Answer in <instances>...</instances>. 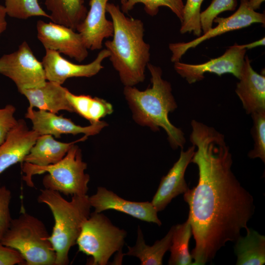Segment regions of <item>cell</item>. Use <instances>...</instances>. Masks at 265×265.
Wrapping results in <instances>:
<instances>
[{
    "instance_id": "37",
    "label": "cell",
    "mask_w": 265,
    "mask_h": 265,
    "mask_svg": "<svg viewBox=\"0 0 265 265\" xmlns=\"http://www.w3.org/2000/svg\"><path fill=\"white\" fill-rule=\"evenodd\" d=\"M126 1L127 0H120L121 4H123L124 3H125Z\"/></svg>"
},
{
    "instance_id": "29",
    "label": "cell",
    "mask_w": 265,
    "mask_h": 265,
    "mask_svg": "<svg viewBox=\"0 0 265 265\" xmlns=\"http://www.w3.org/2000/svg\"><path fill=\"white\" fill-rule=\"evenodd\" d=\"M251 116L253 121L251 130L254 147L248 154L251 159L259 158L265 162V109L255 111Z\"/></svg>"
},
{
    "instance_id": "23",
    "label": "cell",
    "mask_w": 265,
    "mask_h": 265,
    "mask_svg": "<svg viewBox=\"0 0 265 265\" xmlns=\"http://www.w3.org/2000/svg\"><path fill=\"white\" fill-rule=\"evenodd\" d=\"M237 265H263L265 263V236L248 228L244 237L235 241Z\"/></svg>"
},
{
    "instance_id": "18",
    "label": "cell",
    "mask_w": 265,
    "mask_h": 265,
    "mask_svg": "<svg viewBox=\"0 0 265 265\" xmlns=\"http://www.w3.org/2000/svg\"><path fill=\"white\" fill-rule=\"evenodd\" d=\"M239 82L235 91L248 114L265 109V76L254 70L247 55L245 56Z\"/></svg>"
},
{
    "instance_id": "30",
    "label": "cell",
    "mask_w": 265,
    "mask_h": 265,
    "mask_svg": "<svg viewBox=\"0 0 265 265\" xmlns=\"http://www.w3.org/2000/svg\"><path fill=\"white\" fill-rule=\"evenodd\" d=\"M237 4V0H212L207 9L201 13V23L203 33L212 27L213 20L219 14L226 11H234Z\"/></svg>"
},
{
    "instance_id": "8",
    "label": "cell",
    "mask_w": 265,
    "mask_h": 265,
    "mask_svg": "<svg viewBox=\"0 0 265 265\" xmlns=\"http://www.w3.org/2000/svg\"><path fill=\"white\" fill-rule=\"evenodd\" d=\"M0 74L11 79L19 92L41 86L47 81L42 62L26 41L17 51L0 57Z\"/></svg>"
},
{
    "instance_id": "14",
    "label": "cell",
    "mask_w": 265,
    "mask_h": 265,
    "mask_svg": "<svg viewBox=\"0 0 265 265\" xmlns=\"http://www.w3.org/2000/svg\"><path fill=\"white\" fill-rule=\"evenodd\" d=\"M91 207L96 212L113 210L127 214L142 221L159 226L161 222L158 211L151 202H133L125 200L104 187H98L95 194L89 197Z\"/></svg>"
},
{
    "instance_id": "12",
    "label": "cell",
    "mask_w": 265,
    "mask_h": 265,
    "mask_svg": "<svg viewBox=\"0 0 265 265\" xmlns=\"http://www.w3.org/2000/svg\"><path fill=\"white\" fill-rule=\"evenodd\" d=\"M42 63L47 80L62 85L69 78L93 77L104 68L103 61L109 56L106 48L102 50L95 59L86 64H77L63 58L56 51L45 50Z\"/></svg>"
},
{
    "instance_id": "28",
    "label": "cell",
    "mask_w": 265,
    "mask_h": 265,
    "mask_svg": "<svg viewBox=\"0 0 265 265\" xmlns=\"http://www.w3.org/2000/svg\"><path fill=\"white\" fill-rule=\"evenodd\" d=\"M203 0H186L180 29L181 34L193 32L197 37L201 35V7Z\"/></svg>"
},
{
    "instance_id": "17",
    "label": "cell",
    "mask_w": 265,
    "mask_h": 265,
    "mask_svg": "<svg viewBox=\"0 0 265 265\" xmlns=\"http://www.w3.org/2000/svg\"><path fill=\"white\" fill-rule=\"evenodd\" d=\"M39 135L32 129H29L25 120H18L17 125L0 145V175L17 163H23Z\"/></svg>"
},
{
    "instance_id": "11",
    "label": "cell",
    "mask_w": 265,
    "mask_h": 265,
    "mask_svg": "<svg viewBox=\"0 0 265 265\" xmlns=\"http://www.w3.org/2000/svg\"><path fill=\"white\" fill-rule=\"evenodd\" d=\"M36 30L37 38L45 50L58 52L79 62L87 58L88 49L80 33L72 28L39 20L36 23Z\"/></svg>"
},
{
    "instance_id": "4",
    "label": "cell",
    "mask_w": 265,
    "mask_h": 265,
    "mask_svg": "<svg viewBox=\"0 0 265 265\" xmlns=\"http://www.w3.org/2000/svg\"><path fill=\"white\" fill-rule=\"evenodd\" d=\"M37 201L48 206L54 219L49 240L55 252V265H68L70 249L76 244L82 225L90 214L89 196H73L68 201L59 192L44 188L40 189Z\"/></svg>"
},
{
    "instance_id": "10",
    "label": "cell",
    "mask_w": 265,
    "mask_h": 265,
    "mask_svg": "<svg viewBox=\"0 0 265 265\" xmlns=\"http://www.w3.org/2000/svg\"><path fill=\"white\" fill-rule=\"evenodd\" d=\"M246 50L241 45L235 43L221 56L203 63L190 64L174 62V69L189 84L202 80L204 74L213 73L221 76L229 73L239 79L243 65Z\"/></svg>"
},
{
    "instance_id": "16",
    "label": "cell",
    "mask_w": 265,
    "mask_h": 265,
    "mask_svg": "<svg viewBox=\"0 0 265 265\" xmlns=\"http://www.w3.org/2000/svg\"><path fill=\"white\" fill-rule=\"evenodd\" d=\"M108 0H90L89 10L76 28L88 50L101 49L104 40L113 36V23L106 16Z\"/></svg>"
},
{
    "instance_id": "24",
    "label": "cell",
    "mask_w": 265,
    "mask_h": 265,
    "mask_svg": "<svg viewBox=\"0 0 265 265\" xmlns=\"http://www.w3.org/2000/svg\"><path fill=\"white\" fill-rule=\"evenodd\" d=\"M66 97L74 112L89 121L90 124L99 122L113 111L112 105L102 98L86 95H77L69 90Z\"/></svg>"
},
{
    "instance_id": "5",
    "label": "cell",
    "mask_w": 265,
    "mask_h": 265,
    "mask_svg": "<svg viewBox=\"0 0 265 265\" xmlns=\"http://www.w3.org/2000/svg\"><path fill=\"white\" fill-rule=\"evenodd\" d=\"M21 167L25 174L23 180L29 187L34 186L33 175L48 172L42 180L45 189L71 196L85 195L88 190L90 176L84 172L87 163L82 160L81 149L75 144L56 163L38 167L23 162Z\"/></svg>"
},
{
    "instance_id": "34",
    "label": "cell",
    "mask_w": 265,
    "mask_h": 265,
    "mask_svg": "<svg viewBox=\"0 0 265 265\" xmlns=\"http://www.w3.org/2000/svg\"><path fill=\"white\" fill-rule=\"evenodd\" d=\"M6 15L4 6L0 4V35L6 29L7 25L6 21Z\"/></svg>"
},
{
    "instance_id": "33",
    "label": "cell",
    "mask_w": 265,
    "mask_h": 265,
    "mask_svg": "<svg viewBox=\"0 0 265 265\" xmlns=\"http://www.w3.org/2000/svg\"><path fill=\"white\" fill-rule=\"evenodd\" d=\"M25 265V261L17 250L0 242V265Z\"/></svg>"
},
{
    "instance_id": "31",
    "label": "cell",
    "mask_w": 265,
    "mask_h": 265,
    "mask_svg": "<svg viewBox=\"0 0 265 265\" xmlns=\"http://www.w3.org/2000/svg\"><path fill=\"white\" fill-rule=\"evenodd\" d=\"M11 197L10 190L5 186L0 185V241L12 219L10 211Z\"/></svg>"
},
{
    "instance_id": "35",
    "label": "cell",
    "mask_w": 265,
    "mask_h": 265,
    "mask_svg": "<svg viewBox=\"0 0 265 265\" xmlns=\"http://www.w3.org/2000/svg\"><path fill=\"white\" fill-rule=\"evenodd\" d=\"M265 43V38H262V39L254 41L253 42L245 44V45H241L242 47L245 48L246 50L251 49L252 48L258 47V46H264Z\"/></svg>"
},
{
    "instance_id": "19",
    "label": "cell",
    "mask_w": 265,
    "mask_h": 265,
    "mask_svg": "<svg viewBox=\"0 0 265 265\" xmlns=\"http://www.w3.org/2000/svg\"><path fill=\"white\" fill-rule=\"evenodd\" d=\"M68 90L62 85L47 80L41 86L25 89L20 93L28 101L29 105L27 108L36 107L38 110L55 114L60 110L74 112L66 97Z\"/></svg>"
},
{
    "instance_id": "1",
    "label": "cell",
    "mask_w": 265,
    "mask_h": 265,
    "mask_svg": "<svg viewBox=\"0 0 265 265\" xmlns=\"http://www.w3.org/2000/svg\"><path fill=\"white\" fill-rule=\"evenodd\" d=\"M190 141L196 150L191 160L198 169L197 186L184 193L195 246L193 265L211 262L228 242H235L255 212L252 195L232 170L233 159L224 135L192 120Z\"/></svg>"
},
{
    "instance_id": "22",
    "label": "cell",
    "mask_w": 265,
    "mask_h": 265,
    "mask_svg": "<svg viewBox=\"0 0 265 265\" xmlns=\"http://www.w3.org/2000/svg\"><path fill=\"white\" fill-rule=\"evenodd\" d=\"M45 4L50 12L51 22L75 30L88 11L83 0H45Z\"/></svg>"
},
{
    "instance_id": "36",
    "label": "cell",
    "mask_w": 265,
    "mask_h": 265,
    "mask_svg": "<svg viewBox=\"0 0 265 265\" xmlns=\"http://www.w3.org/2000/svg\"><path fill=\"white\" fill-rule=\"evenodd\" d=\"M249 6L254 10L259 9L265 0H247Z\"/></svg>"
},
{
    "instance_id": "32",
    "label": "cell",
    "mask_w": 265,
    "mask_h": 265,
    "mask_svg": "<svg viewBox=\"0 0 265 265\" xmlns=\"http://www.w3.org/2000/svg\"><path fill=\"white\" fill-rule=\"evenodd\" d=\"M15 107L11 104L0 108V145L5 140L9 132L17 125L18 120L14 117Z\"/></svg>"
},
{
    "instance_id": "15",
    "label": "cell",
    "mask_w": 265,
    "mask_h": 265,
    "mask_svg": "<svg viewBox=\"0 0 265 265\" xmlns=\"http://www.w3.org/2000/svg\"><path fill=\"white\" fill-rule=\"evenodd\" d=\"M195 150L193 145L186 151L182 149L179 159L167 174L162 177L151 201L158 212L163 210L174 198L188 190L185 174Z\"/></svg>"
},
{
    "instance_id": "3",
    "label": "cell",
    "mask_w": 265,
    "mask_h": 265,
    "mask_svg": "<svg viewBox=\"0 0 265 265\" xmlns=\"http://www.w3.org/2000/svg\"><path fill=\"white\" fill-rule=\"evenodd\" d=\"M151 86L141 91L133 86H125L123 94L132 111L134 121L156 132L161 128L166 132L173 149H183L186 140L181 129L170 121L168 115L177 108L170 83L162 78L160 67L149 63Z\"/></svg>"
},
{
    "instance_id": "21",
    "label": "cell",
    "mask_w": 265,
    "mask_h": 265,
    "mask_svg": "<svg viewBox=\"0 0 265 265\" xmlns=\"http://www.w3.org/2000/svg\"><path fill=\"white\" fill-rule=\"evenodd\" d=\"M174 230V226H173L164 237L150 246L146 244L141 229L138 227L135 244L132 247L128 246V251L123 254V256L137 257L139 259L141 265H162L163 257L171 245Z\"/></svg>"
},
{
    "instance_id": "7",
    "label": "cell",
    "mask_w": 265,
    "mask_h": 265,
    "mask_svg": "<svg viewBox=\"0 0 265 265\" xmlns=\"http://www.w3.org/2000/svg\"><path fill=\"white\" fill-rule=\"evenodd\" d=\"M126 236L104 214L94 212L83 223L76 244L91 257L90 265H106L114 253L121 251Z\"/></svg>"
},
{
    "instance_id": "2",
    "label": "cell",
    "mask_w": 265,
    "mask_h": 265,
    "mask_svg": "<svg viewBox=\"0 0 265 265\" xmlns=\"http://www.w3.org/2000/svg\"><path fill=\"white\" fill-rule=\"evenodd\" d=\"M106 10L113 25L112 40L104 43L108 58L123 84L133 86L144 81L150 58V45L144 40L143 23L126 16L120 7L113 3H107Z\"/></svg>"
},
{
    "instance_id": "25",
    "label": "cell",
    "mask_w": 265,
    "mask_h": 265,
    "mask_svg": "<svg viewBox=\"0 0 265 265\" xmlns=\"http://www.w3.org/2000/svg\"><path fill=\"white\" fill-rule=\"evenodd\" d=\"M191 235V226L188 219L184 223L174 226L168 265H193V260L189 251V241Z\"/></svg>"
},
{
    "instance_id": "6",
    "label": "cell",
    "mask_w": 265,
    "mask_h": 265,
    "mask_svg": "<svg viewBox=\"0 0 265 265\" xmlns=\"http://www.w3.org/2000/svg\"><path fill=\"white\" fill-rule=\"evenodd\" d=\"M49 237L42 221L22 211L12 219L0 242L18 251L26 265H55L56 254Z\"/></svg>"
},
{
    "instance_id": "27",
    "label": "cell",
    "mask_w": 265,
    "mask_h": 265,
    "mask_svg": "<svg viewBox=\"0 0 265 265\" xmlns=\"http://www.w3.org/2000/svg\"><path fill=\"white\" fill-rule=\"evenodd\" d=\"M4 6L7 15L12 18L22 20L35 16L50 18L38 0H4Z\"/></svg>"
},
{
    "instance_id": "13",
    "label": "cell",
    "mask_w": 265,
    "mask_h": 265,
    "mask_svg": "<svg viewBox=\"0 0 265 265\" xmlns=\"http://www.w3.org/2000/svg\"><path fill=\"white\" fill-rule=\"evenodd\" d=\"M25 117L31 120L32 129L39 135L51 134L55 138L63 134L76 135L83 133L86 136L99 133L108 124L105 121L83 127L75 124L71 119L49 111L33 108L27 109Z\"/></svg>"
},
{
    "instance_id": "26",
    "label": "cell",
    "mask_w": 265,
    "mask_h": 265,
    "mask_svg": "<svg viewBox=\"0 0 265 265\" xmlns=\"http://www.w3.org/2000/svg\"><path fill=\"white\" fill-rule=\"evenodd\" d=\"M139 3L143 4L145 11L151 16L157 15L159 8L164 6L169 8L181 22L182 21L184 6L183 0H127L125 3L121 4L120 8L124 13H128Z\"/></svg>"
},
{
    "instance_id": "9",
    "label": "cell",
    "mask_w": 265,
    "mask_h": 265,
    "mask_svg": "<svg viewBox=\"0 0 265 265\" xmlns=\"http://www.w3.org/2000/svg\"><path fill=\"white\" fill-rule=\"evenodd\" d=\"M213 22L217 23L214 27L204 33L196 39L187 42L171 43L169 48L172 53L171 60L180 61L182 56L190 49L195 48L203 42L231 31L250 26L254 23L265 24V15L256 12L248 3L247 0H240V5L231 16L223 18L216 17Z\"/></svg>"
},
{
    "instance_id": "20",
    "label": "cell",
    "mask_w": 265,
    "mask_h": 265,
    "mask_svg": "<svg viewBox=\"0 0 265 265\" xmlns=\"http://www.w3.org/2000/svg\"><path fill=\"white\" fill-rule=\"evenodd\" d=\"M87 138V136L84 135L74 141L64 143L56 140L51 134L40 135L25 156L23 162L38 167L54 164L65 157L72 145Z\"/></svg>"
}]
</instances>
